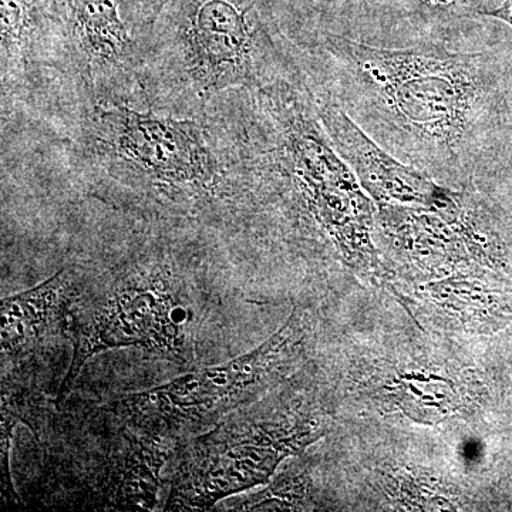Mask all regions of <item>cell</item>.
Listing matches in <instances>:
<instances>
[{"mask_svg":"<svg viewBox=\"0 0 512 512\" xmlns=\"http://www.w3.org/2000/svg\"><path fill=\"white\" fill-rule=\"evenodd\" d=\"M336 101L379 144L434 177L476 165L478 133L494 92L485 53L439 45L386 49L330 39Z\"/></svg>","mask_w":512,"mask_h":512,"instance_id":"obj_1","label":"cell"},{"mask_svg":"<svg viewBox=\"0 0 512 512\" xmlns=\"http://www.w3.org/2000/svg\"><path fill=\"white\" fill-rule=\"evenodd\" d=\"M305 335L302 316L295 313L252 352L119 397L107 410L144 436L190 439L251 403L284 377L301 355Z\"/></svg>","mask_w":512,"mask_h":512,"instance_id":"obj_2","label":"cell"},{"mask_svg":"<svg viewBox=\"0 0 512 512\" xmlns=\"http://www.w3.org/2000/svg\"><path fill=\"white\" fill-rule=\"evenodd\" d=\"M239 410L178 451L165 511H207L224 498L264 484L285 457L311 443L316 423Z\"/></svg>","mask_w":512,"mask_h":512,"instance_id":"obj_3","label":"cell"},{"mask_svg":"<svg viewBox=\"0 0 512 512\" xmlns=\"http://www.w3.org/2000/svg\"><path fill=\"white\" fill-rule=\"evenodd\" d=\"M188 319L190 311L177 281L154 269L128 272L87 296L74 298L70 309L73 359L57 406L69 396L87 360L103 350L138 346L184 363Z\"/></svg>","mask_w":512,"mask_h":512,"instance_id":"obj_4","label":"cell"},{"mask_svg":"<svg viewBox=\"0 0 512 512\" xmlns=\"http://www.w3.org/2000/svg\"><path fill=\"white\" fill-rule=\"evenodd\" d=\"M157 25L198 97L259 83L268 37L258 0H171Z\"/></svg>","mask_w":512,"mask_h":512,"instance_id":"obj_5","label":"cell"},{"mask_svg":"<svg viewBox=\"0 0 512 512\" xmlns=\"http://www.w3.org/2000/svg\"><path fill=\"white\" fill-rule=\"evenodd\" d=\"M272 114L279 127V160L323 231L346 255L375 256L370 247V201L357 184L349 164L320 127L319 116L292 90H274Z\"/></svg>","mask_w":512,"mask_h":512,"instance_id":"obj_6","label":"cell"},{"mask_svg":"<svg viewBox=\"0 0 512 512\" xmlns=\"http://www.w3.org/2000/svg\"><path fill=\"white\" fill-rule=\"evenodd\" d=\"M96 128L101 150L151 183L190 191H210L217 184L220 167L195 121L99 107Z\"/></svg>","mask_w":512,"mask_h":512,"instance_id":"obj_7","label":"cell"},{"mask_svg":"<svg viewBox=\"0 0 512 512\" xmlns=\"http://www.w3.org/2000/svg\"><path fill=\"white\" fill-rule=\"evenodd\" d=\"M315 107L336 151L377 201L421 205L437 211L456 204L460 194L441 187L429 174L394 157L333 97H320Z\"/></svg>","mask_w":512,"mask_h":512,"instance_id":"obj_8","label":"cell"},{"mask_svg":"<svg viewBox=\"0 0 512 512\" xmlns=\"http://www.w3.org/2000/svg\"><path fill=\"white\" fill-rule=\"evenodd\" d=\"M92 80L131 66L134 43L117 0H46Z\"/></svg>","mask_w":512,"mask_h":512,"instance_id":"obj_9","label":"cell"},{"mask_svg":"<svg viewBox=\"0 0 512 512\" xmlns=\"http://www.w3.org/2000/svg\"><path fill=\"white\" fill-rule=\"evenodd\" d=\"M73 278L66 269L43 284L2 299L3 357L33 352L63 329L74 301Z\"/></svg>","mask_w":512,"mask_h":512,"instance_id":"obj_10","label":"cell"},{"mask_svg":"<svg viewBox=\"0 0 512 512\" xmlns=\"http://www.w3.org/2000/svg\"><path fill=\"white\" fill-rule=\"evenodd\" d=\"M46 10V0H2V46L8 57L18 55V47L29 46Z\"/></svg>","mask_w":512,"mask_h":512,"instance_id":"obj_11","label":"cell"},{"mask_svg":"<svg viewBox=\"0 0 512 512\" xmlns=\"http://www.w3.org/2000/svg\"><path fill=\"white\" fill-rule=\"evenodd\" d=\"M403 400L409 409L423 414L427 419H441L444 414L453 412L454 394L441 380L414 379L404 380L402 384Z\"/></svg>","mask_w":512,"mask_h":512,"instance_id":"obj_12","label":"cell"},{"mask_svg":"<svg viewBox=\"0 0 512 512\" xmlns=\"http://www.w3.org/2000/svg\"><path fill=\"white\" fill-rule=\"evenodd\" d=\"M12 404L2 399V490L8 500L16 501L15 488L10 478V444H12L13 430L18 424V412H13Z\"/></svg>","mask_w":512,"mask_h":512,"instance_id":"obj_13","label":"cell"},{"mask_svg":"<svg viewBox=\"0 0 512 512\" xmlns=\"http://www.w3.org/2000/svg\"><path fill=\"white\" fill-rule=\"evenodd\" d=\"M171 0H126L124 15L136 30H151Z\"/></svg>","mask_w":512,"mask_h":512,"instance_id":"obj_14","label":"cell"},{"mask_svg":"<svg viewBox=\"0 0 512 512\" xmlns=\"http://www.w3.org/2000/svg\"><path fill=\"white\" fill-rule=\"evenodd\" d=\"M477 15L501 20L512 28V0H504L503 5L495 9H480Z\"/></svg>","mask_w":512,"mask_h":512,"instance_id":"obj_15","label":"cell"},{"mask_svg":"<svg viewBox=\"0 0 512 512\" xmlns=\"http://www.w3.org/2000/svg\"><path fill=\"white\" fill-rule=\"evenodd\" d=\"M417 2L431 10H451L463 5L466 0H417Z\"/></svg>","mask_w":512,"mask_h":512,"instance_id":"obj_16","label":"cell"}]
</instances>
